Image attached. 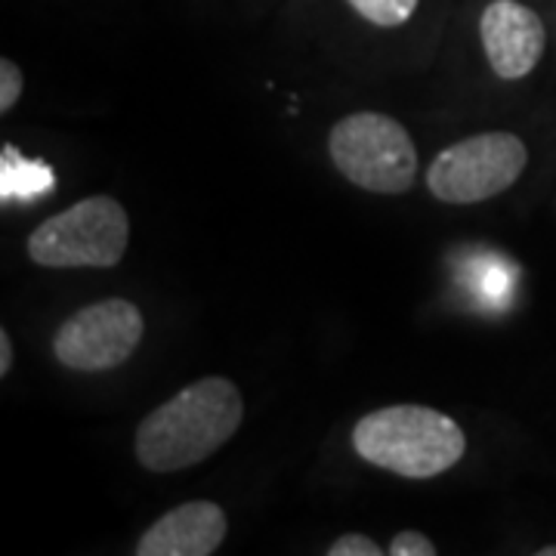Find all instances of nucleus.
Instances as JSON below:
<instances>
[{"instance_id": "6e6552de", "label": "nucleus", "mask_w": 556, "mask_h": 556, "mask_svg": "<svg viewBox=\"0 0 556 556\" xmlns=\"http://www.w3.org/2000/svg\"><path fill=\"white\" fill-rule=\"evenodd\" d=\"M229 532V517L214 501H186L155 519L137 541V556H211Z\"/></svg>"}, {"instance_id": "2eb2a0df", "label": "nucleus", "mask_w": 556, "mask_h": 556, "mask_svg": "<svg viewBox=\"0 0 556 556\" xmlns=\"http://www.w3.org/2000/svg\"><path fill=\"white\" fill-rule=\"evenodd\" d=\"M10 368H13V340L7 328H0V378H7Z\"/></svg>"}, {"instance_id": "39448f33", "label": "nucleus", "mask_w": 556, "mask_h": 556, "mask_svg": "<svg viewBox=\"0 0 556 556\" xmlns=\"http://www.w3.org/2000/svg\"><path fill=\"white\" fill-rule=\"evenodd\" d=\"M526 164L529 149L517 134L489 130L442 149L427 170V189L445 204H479L507 192Z\"/></svg>"}, {"instance_id": "1a4fd4ad", "label": "nucleus", "mask_w": 556, "mask_h": 556, "mask_svg": "<svg viewBox=\"0 0 556 556\" xmlns=\"http://www.w3.org/2000/svg\"><path fill=\"white\" fill-rule=\"evenodd\" d=\"M56 186L50 164L22 159L16 146H3L0 152V199H40Z\"/></svg>"}, {"instance_id": "0eeeda50", "label": "nucleus", "mask_w": 556, "mask_h": 556, "mask_svg": "<svg viewBox=\"0 0 556 556\" xmlns=\"http://www.w3.org/2000/svg\"><path fill=\"white\" fill-rule=\"evenodd\" d=\"M479 38L492 72L504 80L532 75L547 47V31L541 16L517 0H492L482 10Z\"/></svg>"}, {"instance_id": "20e7f679", "label": "nucleus", "mask_w": 556, "mask_h": 556, "mask_svg": "<svg viewBox=\"0 0 556 556\" xmlns=\"http://www.w3.org/2000/svg\"><path fill=\"white\" fill-rule=\"evenodd\" d=\"M331 161L343 177L365 192L399 195L417 179V149L396 118L356 112L331 127Z\"/></svg>"}, {"instance_id": "f8f14e48", "label": "nucleus", "mask_w": 556, "mask_h": 556, "mask_svg": "<svg viewBox=\"0 0 556 556\" xmlns=\"http://www.w3.org/2000/svg\"><path fill=\"white\" fill-rule=\"evenodd\" d=\"M22 97V72L10 56L0 60V115H7Z\"/></svg>"}, {"instance_id": "9d476101", "label": "nucleus", "mask_w": 556, "mask_h": 556, "mask_svg": "<svg viewBox=\"0 0 556 556\" xmlns=\"http://www.w3.org/2000/svg\"><path fill=\"white\" fill-rule=\"evenodd\" d=\"M464 278H467V288L482 300V306L501 309L510 303L517 273L507 260L497 257V254H473L464 263Z\"/></svg>"}, {"instance_id": "f257e3e1", "label": "nucleus", "mask_w": 556, "mask_h": 556, "mask_svg": "<svg viewBox=\"0 0 556 556\" xmlns=\"http://www.w3.org/2000/svg\"><path fill=\"white\" fill-rule=\"evenodd\" d=\"M244 402L229 378H201L167 399L137 427V460L149 473L189 470L239 433Z\"/></svg>"}, {"instance_id": "ddd939ff", "label": "nucleus", "mask_w": 556, "mask_h": 556, "mask_svg": "<svg viewBox=\"0 0 556 556\" xmlns=\"http://www.w3.org/2000/svg\"><path fill=\"white\" fill-rule=\"evenodd\" d=\"M387 554L390 556H437V544L424 535V532L408 529V532H399V535H393L390 547H387Z\"/></svg>"}, {"instance_id": "423d86ee", "label": "nucleus", "mask_w": 556, "mask_h": 556, "mask_svg": "<svg viewBox=\"0 0 556 556\" xmlns=\"http://www.w3.org/2000/svg\"><path fill=\"white\" fill-rule=\"evenodd\" d=\"M142 328L146 321L137 303L124 298L100 300L62 321L53 353L72 371H112L137 353Z\"/></svg>"}, {"instance_id": "dca6fc26", "label": "nucleus", "mask_w": 556, "mask_h": 556, "mask_svg": "<svg viewBox=\"0 0 556 556\" xmlns=\"http://www.w3.org/2000/svg\"><path fill=\"white\" fill-rule=\"evenodd\" d=\"M538 556H556V544L554 547H541V551H538Z\"/></svg>"}, {"instance_id": "7ed1b4c3", "label": "nucleus", "mask_w": 556, "mask_h": 556, "mask_svg": "<svg viewBox=\"0 0 556 556\" xmlns=\"http://www.w3.org/2000/svg\"><path fill=\"white\" fill-rule=\"evenodd\" d=\"M130 244V217L112 195H90L28 236V257L43 269H112Z\"/></svg>"}, {"instance_id": "f03ea898", "label": "nucleus", "mask_w": 556, "mask_h": 556, "mask_svg": "<svg viewBox=\"0 0 556 556\" xmlns=\"http://www.w3.org/2000/svg\"><path fill=\"white\" fill-rule=\"evenodd\" d=\"M353 448L362 460L405 479H433L452 470L467 452L455 417L427 405H390L353 427Z\"/></svg>"}, {"instance_id": "9b49d317", "label": "nucleus", "mask_w": 556, "mask_h": 556, "mask_svg": "<svg viewBox=\"0 0 556 556\" xmlns=\"http://www.w3.org/2000/svg\"><path fill=\"white\" fill-rule=\"evenodd\" d=\"M350 7L371 25L399 28L415 16L417 0H350Z\"/></svg>"}, {"instance_id": "4468645a", "label": "nucleus", "mask_w": 556, "mask_h": 556, "mask_svg": "<svg viewBox=\"0 0 556 556\" xmlns=\"http://www.w3.org/2000/svg\"><path fill=\"white\" fill-rule=\"evenodd\" d=\"M380 554H383V547H380L378 541H371L368 535H356V532L334 538V544L328 547V556H380Z\"/></svg>"}]
</instances>
